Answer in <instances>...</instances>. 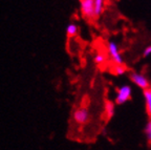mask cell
I'll return each mask as SVG.
<instances>
[{"instance_id":"6da1fadb","label":"cell","mask_w":151,"mask_h":150,"mask_svg":"<svg viewBox=\"0 0 151 150\" xmlns=\"http://www.w3.org/2000/svg\"><path fill=\"white\" fill-rule=\"evenodd\" d=\"M132 97V88L130 85L124 84L121 85L116 89V94L114 98V103L118 105H123V104L127 103Z\"/></svg>"},{"instance_id":"7a4b0ae2","label":"cell","mask_w":151,"mask_h":150,"mask_svg":"<svg viewBox=\"0 0 151 150\" xmlns=\"http://www.w3.org/2000/svg\"><path fill=\"white\" fill-rule=\"evenodd\" d=\"M107 53L109 55V58L111 59V61L114 64H123L124 60H123L122 54L120 52L118 44L113 41H109L107 43Z\"/></svg>"},{"instance_id":"3957f363","label":"cell","mask_w":151,"mask_h":150,"mask_svg":"<svg viewBox=\"0 0 151 150\" xmlns=\"http://www.w3.org/2000/svg\"><path fill=\"white\" fill-rule=\"evenodd\" d=\"M80 12L82 16L87 20H92L96 18L93 0H80Z\"/></svg>"},{"instance_id":"277c9868","label":"cell","mask_w":151,"mask_h":150,"mask_svg":"<svg viewBox=\"0 0 151 150\" xmlns=\"http://www.w3.org/2000/svg\"><path fill=\"white\" fill-rule=\"evenodd\" d=\"M129 77L130 80H131V82L137 87L143 89V90L150 87V81H149L148 78L144 74L139 73V71H133V73L130 74Z\"/></svg>"},{"instance_id":"5b68a950","label":"cell","mask_w":151,"mask_h":150,"mask_svg":"<svg viewBox=\"0 0 151 150\" xmlns=\"http://www.w3.org/2000/svg\"><path fill=\"white\" fill-rule=\"evenodd\" d=\"M73 118L75 122L79 125H84L89 121L90 113L86 107H79L77 108L73 113Z\"/></svg>"},{"instance_id":"8992f818","label":"cell","mask_w":151,"mask_h":150,"mask_svg":"<svg viewBox=\"0 0 151 150\" xmlns=\"http://www.w3.org/2000/svg\"><path fill=\"white\" fill-rule=\"evenodd\" d=\"M94 4V16L96 18H99L104 12L105 9V0H93Z\"/></svg>"},{"instance_id":"52a82bcc","label":"cell","mask_w":151,"mask_h":150,"mask_svg":"<svg viewBox=\"0 0 151 150\" xmlns=\"http://www.w3.org/2000/svg\"><path fill=\"white\" fill-rule=\"evenodd\" d=\"M105 113L107 119H111L116 115V103L112 101H106L105 103Z\"/></svg>"},{"instance_id":"ba28073f","label":"cell","mask_w":151,"mask_h":150,"mask_svg":"<svg viewBox=\"0 0 151 150\" xmlns=\"http://www.w3.org/2000/svg\"><path fill=\"white\" fill-rule=\"evenodd\" d=\"M144 101L145 106H146L147 113L151 115V87L144 90Z\"/></svg>"},{"instance_id":"9c48e42d","label":"cell","mask_w":151,"mask_h":150,"mask_svg":"<svg viewBox=\"0 0 151 150\" xmlns=\"http://www.w3.org/2000/svg\"><path fill=\"white\" fill-rule=\"evenodd\" d=\"M79 32V27L76 23H70L66 27V34L68 37H75Z\"/></svg>"},{"instance_id":"30bf717a","label":"cell","mask_w":151,"mask_h":150,"mask_svg":"<svg viewBox=\"0 0 151 150\" xmlns=\"http://www.w3.org/2000/svg\"><path fill=\"white\" fill-rule=\"evenodd\" d=\"M93 61H94V63L98 64V65H102V64H104L106 62V56H105L103 53H98V54L94 55Z\"/></svg>"},{"instance_id":"8fae6325","label":"cell","mask_w":151,"mask_h":150,"mask_svg":"<svg viewBox=\"0 0 151 150\" xmlns=\"http://www.w3.org/2000/svg\"><path fill=\"white\" fill-rule=\"evenodd\" d=\"M126 71H127V68L126 66H124V64H116V66L113 67V73L116 76H123Z\"/></svg>"},{"instance_id":"7c38bea8","label":"cell","mask_w":151,"mask_h":150,"mask_svg":"<svg viewBox=\"0 0 151 150\" xmlns=\"http://www.w3.org/2000/svg\"><path fill=\"white\" fill-rule=\"evenodd\" d=\"M145 136H146L147 141L151 143V119L147 122L145 126Z\"/></svg>"},{"instance_id":"4fadbf2b","label":"cell","mask_w":151,"mask_h":150,"mask_svg":"<svg viewBox=\"0 0 151 150\" xmlns=\"http://www.w3.org/2000/svg\"><path fill=\"white\" fill-rule=\"evenodd\" d=\"M151 56V44H149L148 46H146L143 50V57L147 58V57Z\"/></svg>"},{"instance_id":"5bb4252c","label":"cell","mask_w":151,"mask_h":150,"mask_svg":"<svg viewBox=\"0 0 151 150\" xmlns=\"http://www.w3.org/2000/svg\"><path fill=\"white\" fill-rule=\"evenodd\" d=\"M150 119H151V115H150Z\"/></svg>"}]
</instances>
